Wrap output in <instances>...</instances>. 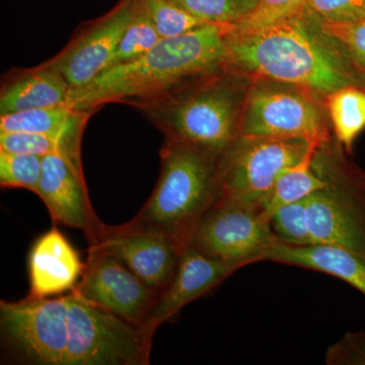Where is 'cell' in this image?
I'll use <instances>...</instances> for the list:
<instances>
[{"mask_svg":"<svg viewBox=\"0 0 365 365\" xmlns=\"http://www.w3.org/2000/svg\"><path fill=\"white\" fill-rule=\"evenodd\" d=\"M227 66L242 76L302 86L328 96L362 86V71L328 35L309 6L251 32L225 33Z\"/></svg>","mask_w":365,"mask_h":365,"instance_id":"cell-1","label":"cell"},{"mask_svg":"<svg viewBox=\"0 0 365 365\" xmlns=\"http://www.w3.org/2000/svg\"><path fill=\"white\" fill-rule=\"evenodd\" d=\"M225 33L227 26L205 24L160 39L139 58L106 69L88 85L69 91L66 106L88 112L113 103L131 106L218 71L227 66Z\"/></svg>","mask_w":365,"mask_h":365,"instance_id":"cell-2","label":"cell"},{"mask_svg":"<svg viewBox=\"0 0 365 365\" xmlns=\"http://www.w3.org/2000/svg\"><path fill=\"white\" fill-rule=\"evenodd\" d=\"M248 79L225 66L131 105L165 138L222 155L240 136Z\"/></svg>","mask_w":365,"mask_h":365,"instance_id":"cell-3","label":"cell"},{"mask_svg":"<svg viewBox=\"0 0 365 365\" xmlns=\"http://www.w3.org/2000/svg\"><path fill=\"white\" fill-rule=\"evenodd\" d=\"M157 186L130 223L165 232L186 247L194 228L222 198L220 155L165 138Z\"/></svg>","mask_w":365,"mask_h":365,"instance_id":"cell-4","label":"cell"},{"mask_svg":"<svg viewBox=\"0 0 365 365\" xmlns=\"http://www.w3.org/2000/svg\"><path fill=\"white\" fill-rule=\"evenodd\" d=\"M334 137L314 150L312 165L326 186L307 198L314 245L365 257V170Z\"/></svg>","mask_w":365,"mask_h":365,"instance_id":"cell-5","label":"cell"},{"mask_svg":"<svg viewBox=\"0 0 365 365\" xmlns=\"http://www.w3.org/2000/svg\"><path fill=\"white\" fill-rule=\"evenodd\" d=\"M68 342L64 365H148L153 336L140 327L68 294Z\"/></svg>","mask_w":365,"mask_h":365,"instance_id":"cell-6","label":"cell"},{"mask_svg":"<svg viewBox=\"0 0 365 365\" xmlns=\"http://www.w3.org/2000/svg\"><path fill=\"white\" fill-rule=\"evenodd\" d=\"M318 96L302 86L254 78L245 98L240 135L304 139L318 146L331 137Z\"/></svg>","mask_w":365,"mask_h":365,"instance_id":"cell-7","label":"cell"},{"mask_svg":"<svg viewBox=\"0 0 365 365\" xmlns=\"http://www.w3.org/2000/svg\"><path fill=\"white\" fill-rule=\"evenodd\" d=\"M316 148L304 139L240 135L220 158L222 197L265 209L280 175Z\"/></svg>","mask_w":365,"mask_h":365,"instance_id":"cell-8","label":"cell"},{"mask_svg":"<svg viewBox=\"0 0 365 365\" xmlns=\"http://www.w3.org/2000/svg\"><path fill=\"white\" fill-rule=\"evenodd\" d=\"M68 297L0 302V339L14 361L64 365L68 342Z\"/></svg>","mask_w":365,"mask_h":365,"instance_id":"cell-9","label":"cell"},{"mask_svg":"<svg viewBox=\"0 0 365 365\" xmlns=\"http://www.w3.org/2000/svg\"><path fill=\"white\" fill-rule=\"evenodd\" d=\"M278 242L264 209L230 197H222L201 218L186 246L211 258L259 263Z\"/></svg>","mask_w":365,"mask_h":365,"instance_id":"cell-10","label":"cell"},{"mask_svg":"<svg viewBox=\"0 0 365 365\" xmlns=\"http://www.w3.org/2000/svg\"><path fill=\"white\" fill-rule=\"evenodd\" d=\"M74 290L91 304L143 329L160 297L122 262L91 247Z\"/></svg>","mask_w":365,"mask_h":365,"instance_id":"cell-11","label":"cell"},{"mask_svg":"<svg viewBox=\"0 0 365 365\" xmlns=\"http://www.w3.org/2000/svg\"><path fill=\"white\" fill-rule=\"evenodd\" d=\"M90 247L122 262L160 297L176 275L184 249L165 232L129 222L105 225L98 241Z\"/></svg>","mask_w":365,"mask_h":365,"instance_id":"cell-12","label":"cell"},{"mask_svg":"<svg viewBox=\"0 0 365 365\" xmlns=\"http://www.w3.org/2000/svg\"><path fill=\"white\" fill-rule=\"evenodd\" d=\"M37 195L54 225L81 230L90 245L98 241L105 223L98 220L91 205L81 153H57L43 157Z\"/></svg>","mask_w":365,"mask_h":365,"instance_id":"cell-13","label":"cell"},{"mask_svg":"<svg viewBox=\"0 0 365 365\" xmlns=\"http://www.w3.org/2000/svg\"><path fill=\"white\" fill-rule=\"evenodd\" d=\"M133 11L134 0H120L104 16L81 26L68 44L47 60L66 76L71 90L88 85L107 68Z\"/></svg>","mask_w":365,"mask_h":365,"instance_id":"cell-14","label":"cell"},{"mask_svg":"<svg viewBox=\"0 0 365 365\" xmlns=\"http://www.w3.org/2000/svg\"><path fill=\"white\" fill-rule=\"evenodd\" d=\"M242 267L245 266L237 262L211 258L192 247H185L176 275L153 307L144 330L155 335L158 327L174 319L182 307L207 294Z\"/></svg>","mask_w":365,"mask_h":365,"instance_id":"cell-15","label":"cell"},{"mask_svg":"<svg viewBox=\"0 0 365 365\" xmlns=\"http://www.w3.org/2000/svg\"><path fill=\"white\" fill-rule=\"evenodd\" d=\"M85 263L56 227L34 242L28 258L29 297H44L71 292L83 276Z\"/></svg>","mask_w":365,"mask_h":365,"instance_id":"cell-16","label":"cell"},{"mask_svg":"<svg viewBox=\"0 0 365 365\" xmlns=\"http://www.w3.org/2000/svg\"><path fill=\"white\" fill-rule=\"evenodd\" d=\"M71 86L47 61L32 68H14L2 78L0 115L66 106Z\"/></svg>","mask_w":365,"mask_h":365,"instance_id":"cell-17","label":"cell"},{"mask_svg":"<svg viewBox=\"0 0 365 365\" xmlns=\"http://www.w3.org/2000/svg\"><path fill=\"white\" fill-rule=\"evenodd\" d=\"M263 261L328 274L365 297V257L348 250L327 245L297 247L276 242L263 254Z\"/></svg>","mask_w":365,"mask_h":365,"instance_id":"cell-18","label":"cell"},{"mask_svg":"<svg viewBox=\"0 0 365 365\" xmlns=\"http://www.w3.org/2000/svg\"><path fill=\"white\" fill-rule=\"evenodd\" d=\"M93 113L58 106L0 115V132L78 135L83 134L88 120Z\"/></svg>","mask_w":365,"mask_h":365,"instance_id":"cell-19","label":"cell"},{"mask_svg":"<svg viewBox=\"0 0 365 365\" xmlns=\"http://www.w3.org/2000/svg\"><path fill=\"white\" fill-rule=\"evenodd\" d=\"M326 98L335 138L352 155L355 140L365 129V88L344 86Z\"/></svg>","mask_w":365,"mask_h":365,"instance_id":"cell-20","label":"cell"},{"mask_svg":"<svg viewBox=\"0 0 365 365\" xmlns=\"http://www.w3.org/2000/svg\"><path fill=\"white\" fill-rule=\"evenodd\" d=\"M314 153V150L312 151L302 162L288 168L278 178L264 209L269 220L278 209L304 200L326 186V182L317 175L312 165Z\"/></svg>","mask_w":365,"mask_h":365,"instance_id":"cell-21","label":"cell"},{"mask_svg":"<svg viewBox=\"0 0 365 365\" xmlns=\"http://www.w3.org/2000/svg\"><path fill=\"white\" fill-rule=\"evenodd\" d=\"M83 134L49 135L29 132H0V150L45 157L57 153H79Z\"/></svg>","mask_w":365,"mask_h":365,"instance_id":"cell-22","label":"cell"},{"mask_svg":"<svg viewBox=\"0 0 365 365\" xmlns=\"http://www.w3.org/2000/svg\"><path fill=\"white\" fill-rule=\"evenodd\" d=\"M160 39L162 38L150 18L139 7L136 0H134V11L130 23L125 30L123 37L106 69L139 58L155 47Z\"/></svg>","mask_w":365,"mask_h":365,"instance_id":"cell-23","label":"cell"},{"mask_svg":"<svg viewBox=\"0 0 365 365\" xmlns=\"http://www.w3.org/2000/svg\"><path fill=\"white\" fill-rule=\"evenodd\" d=\"M162 39L177 37L205 25L172 0H136Z\"/></svg>","mask_w":365,"mask_h":365,"instance_id":"cell-24","label":"cell"},{"mask_svg":"<svg viewBox=\"0 0 365 365\" xmlns=\"http://www.w3.org/2000/svg\"><path fill=\"white\" fill-rule=\"evenodd\" d=\"M206 24L232 26L246 19L257 0H172Z\"/></svg>","mask_w":365,"mask_h":365,"instance_id":"cell-25","label":"cell"},{"mask_svg":"<svg viewBox=\"0 0 365 365\" xmlns=\"http://www.w3.org/2000/svg\"><path fill=\"white\" fill-rule=\"evenodd\" d=\"M42 158L40 155L0 150V186L2 189L29 190L37 195Z\"/></svg>","mask_w":365,"mask_h":365,"instance_id":"cell-26","label":"cell"},{"mask_svg":"<svg viewBox=\"0 0 365 365\" xmlns=\"http://www.w3.org/2000/svg\"><path fill=\"white\" fill-rule=\"evenodd\" d=\"M270 225L282 244L297 247L314 245L307 222V199L276 210L270 217Z\"/></svg>","mask_w":365,"mask_h":365,"instance_id":"cell-27","label":"cell"},{"mask_svg":"<svg viewBox=\"0 0 365 365\" xmlns=\"http://www.w3.org/2000/svg\"><path fill=\"white\" fill-rule=\"evenodd\" d=\"M307 6V0H257L256 7L246 19L227 28L234 32H251L294 16Z\"/></svg>","mask_w":365,"mask_h":365,"instance_id":"cell-28","label":"cell"},{"mask_svg":"<svg viewBox=\"0 0 365 365\" xmlns=\"http://www.w3.org/2000/svg\"><path fill=\"white\" fill-rule=\"evenodd\" d=\"M319 18V16H318ZM325 32L332 37L360 71H365V20L350 24L322 21Z\"/></svg>","mask_w":365,"mask_h":365,"instance_id":"cell-29","label":"cell"},{"mask_svg":"<svg viewBox=\"0 0 365 365\" xmlns=\"http://www.w3.org/2000/svg\"><path fill=\"white\" fill-rule=\"evenodd\" d=\"M307 6L328 23L350 24L365 20V0H307Z\"/></svg>","mask_w":365,"mask_h":365,"instance_id":"cell-30","label":"cell"},{"mask_svg":"<svg viewBox=\"0 0 365 365\" xmlns=\"http://www.w3.org/2000/svg\"><path fill=\"white\" fill-rule=\"evenodd\" d=\"M327 365H365V331L346 333L327 348Z\"/></svg>","mask_w":365,"mask_h":365,"instance_id":"cell-31","label":"cell"},{"mask_svg":"<svg viewBox=\"0 0 365 365\" xmlns=\"http://www.w3.org/2000/svg\"><path fill=\"white\" fill-rule=\"evenodd\" d=\"M362 88H365V71H364V76H362Z\"/></svg>","mask_w":365,"mask_h":365,"instance_id":"cell-32","label":"cell"}]
</instances>
